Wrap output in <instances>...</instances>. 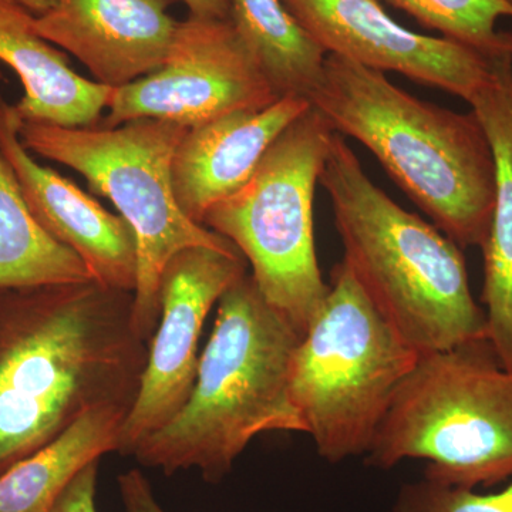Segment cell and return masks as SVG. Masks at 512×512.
I'll return each instance as SVG.
<instances>
[{
  "label": "cell",
  "mask_w": 512,
  "mask_h": 512,
  "mask_svg": "<svg viewBox=\"0 0 512 512\" xmlns=\"http://www.w3.org/2000/svg\"><path fill=\"white\" fill-rule=\"evenodd\" d=\"M174 0H56L35 29L87 67L93 82L119 89L156 72L173 45Z\"/></svg>",
  "instance_id": "obj_13"
},
{
  "label": "cell",
  "mask_w": 512,
  "mask_h": 512,
  "mask_svg": "<svg viewBox=\"0 0 512 512\" xmlns=\"http://www.w3.org/2000/svg\"><path fill=\"white\" fill-rule=\"evenodd\" d=\"M20 124L15 104L0 94V156L15 175L30 214L50 237L82 259L94 282L133 293L138 271L133 229L72 181L37 163L20 140Z\"/></svg>",
  "instance_id": "obj_12"
},
{
  "label": "cell",
  "mask_w": 512,
  "mask_h": 512,
  "mask_svg": "<svg viewBox=\"0 0 512 512\" xmlns=\"http://www.w3.org/2000/svg\"><path fill=\"white\" fill-rule=\"evenodd\" d=\"M187 130L151 119L114 127L20 124V140L30 153L82 174L89 188L113 202L136 234L133 325L147 343L160 320L161 276L175 254L192 247L239 252L228 239L185 217L175 198L174 154Z\"/></svg>",
  "instance_id": "obj_6"
},
{
  "label": "cell",
  "mask_w": 512,
  "mask_h": 512,
  "mask_svg": "<svg viewBox=\"0 0 512 512\" xmlns=\"http://www.w3.org/2000/svg\"><path fill=\"white\" fill-rule=\"evenodd\" d=\"M319 184L332 205L343 264L404 342L424 355L488 338L463 248L377 187L338 133Z\"/></svg>",
  "instance_id": "obj_3"
},
{
  "label": "cell",
  "mask_w": 512,
  "mask_h": 512,
  "mask_svg": "<svg viewBox=\"0 0 512 512\" xmlns=\"http://www.w3.org/2000/svg\"><path fill=\"white\" fill-rule=\"evenodd\" d=\"M495 163L493 221L484 255L485 306L488 339L501 363L512 370V55L491 59L488 82L470 101Z\"/></svg>",
  "instance_id": "obj_16"
},
{
  "label": "cell",
  "mask_w": 512,
  "mask_h": 512,
  "mask_svg": "<svg viewBox=\"0 0 512 512\" xmlns=\"http://www.w3.org/2000/svg\"><path fill=\"white\" fill-rule=\"evenodd\" d=\"M35 18L18 0H0V62L16 73L25 90L15 104L20 119L96 126L113 89L80 76L66 53L36 32Z\"/></svg>",
  "instance_id": "obj_15"
},
{
  "label": "cell",
  "mask_w": 512,
  "mask_h": 512,
  "mask_svg": "<svg viewBox=\"0 0 512 512\" xmlns=\"http://www.w3.org/2000/svg\"><path fill=\"white\" fill-rule=\"evenodd\" d=\"M311 107L308 100L284 97L188 128L173 160L174 194L185 217L202 225L205 214L247 183L276 138Z\"/></svg>",
  "instance_id": "obj_14"
},
{
  "label": "cell",
  "mask_w": 512,
  "mask_h": 512,
  "mask_svg": "<svg viewBox=\"0 0 512 512\" xmlns=\"http://www.w3.org/2000/svg\"><path fill=\"white\" fill-rule=\"evenodd\" d=\"M335 134L311 107L276 138L247 183L202 220L241 252L266 302L302 336L329 293L316 255L313 200Z\"/></svg>",
  "instance_id": "obj_8"
},
{
  "label": "cell",
  "mask_w": 512,
  "mask_h": 512,
  "mask_svg": "<svg viewBox=\"0 0 512 512\" xmlns=\"http://www.w3.org/2000/svg\"><path fill=\"white\" fill-rule=\"evenodd\" d=\"M99 464L100 460H96L84 468L66 488L50 512H99L96 505Z\"/></svg>",
  "instance_id": "obj_22"
},
{
  "label": "cell",
  "mask_w": 512,
  "mask_h": 512,
  "mask_svg": "<svg viewBox=\"0 0 512 512\" xmlns=\"http://www.w3.org/2000/svg\"><path fill=\"white\" fill-rule=\"evenodd\" d=\"M217 308L190 399L133 454L165 476L197 468L208 483H220L259 434L305 433L291 394L301 333L266 302L249 274Z\"/></svg>",
  "instance_id": "obj_4"
},
{
  "label": "cell",
  "mask_w": 512,
  "mask_h": 512,
  "mask_svg": "<svg viewBox=\"0 0 512 512\" xmlns=\"http://www.w3.org/2000/svg\"><path fill=\"white\" fill-rule=\"evenodd\" d=\"M419 353L367 299L343 262L293 353L291 394L305 434L329 463L366 456Z\"/></svg>",
  "instance_id": "obj_7"
},
{
  "label": "cell",
  "mask_w": 512,
  "mask_h": 512,
  "mask_svg": "<svg viewBox=\"0 0 512 512\" xmlns=\"http://www.w3.org/2000/svg\"><path fill=\"white\" fill-rule=\"evenodd\" d=\"M229 20L279 99L309 101L328 53L284 0H231Z\"/></svg>",
  "instance_id": "obj_18"
},
{
  "label": "cell",
  "mask_w": 512,
  "mask_h": 512,
  "mask_svg": "<svg viewBox=\"0 0 512 512\" xmlns=\"http://www.w3.org/2000/svg\"><path fill=\"white\" fill-rule=\"evenodd\" d=\"M131 404L97 407L32 456L0 474V512H50L93 461L119 451Z\"/></svg>",
  "instance_id": "obj_17"
},
{
  "label": "cell",
  "mask_w": 512,
  "mask_h": 512,
  "mask_svg": "<svg viewBox=\"0 0 512 512\" xmlns=\"http://www.w3.org/2000/svg\"><path fill=\"white\" fill-rule=\"evenodd\" d=\"M147 353L131 292L0 289V474L97 407L133 406Z\"/></svg>",
  "instance_id": "obj_1"
},
{
  "label": "cell",
  "mask_w": 512,
  "mask_h": 512,
  "mask_svg": "<svg viewBox=\"0 0 512 512\" xmlns=\"http://www.w3.org/2000/svg\"><path fill=\"white\" fill-rule=\"evenodd\" d=\"M241 252L192 247L175 254L161 276V315L148 342L140 389L128 413L121 456H133L151 434L163 429L190 399L197 379L198 345L211 309L248 274Z\"/></svg>",
  "instance_id": "obj_10"
},
{
  "label": "cell",
  "mask_w": 512,
  "mask_h": 512,
  "mask_svg": "<svg viewBox=\"0 0 512 512\" xmlns=\"http://www.w3.org/2000/svg\"><path fill=\"white\" fill-rule=\"evenodd\" d=\"M26 9L35 16L45 15L55 5L56 0H18Z\"/></svg>",
  "instance_id": "obj_25"
},
{
  "label": "cell",
  "mask_w": 512,
  "mask_h": 512,
  "mask_svg": "<svg viewBox=\"0 0 512 512\" xmlns=\"http://www.w3.org/2000/svg\"><path fill=\"white\" fill-rule=\"evenodd\" d=\"M333 130L366 147L460 248H483L493 221L495 163L477 114L404 92L386 73L336 55L309 97Z\"/></svg>",
  "instance_id": "obj_2"
},
{
  "label": "cell",
  "mask_w": 512,
  "mask_h": 512,
  "mask_svg": "<svg viewBox=\"0 0 512 512\" xmlns=\"http://www.w3.org/2000/svg\"><path fill=\"white\" fill-rule=\"evenodd\" d=\"M90 281L93 276L82 259L37 224L0 156V289Z\"/></svg>",
  "instance_id": "obj_19"
},
{
  "label": "cell",
  "mask_w": 512,
  "mask_h": 512,
  "mask_svg": "<svg viewBox=\"0 0 512 512\" xmlns=\"http://www.w3.org/2000/svg\"><path fill=\"white\" fill-rule=\"evenodd\" d=\"M191 16L208 19H229L231 0H180Z\"/></svg>",
  "instance_id": "obj_24"
},
{
  "label": "cell",
  "mask_w": 512,
  "mask_h": 512,
  "mask_svg": "<svg viewBox=\"0 0 512 512\" xmlns=\"http://www.w3.org/2000/svg\"><path fill=\"white\" fill-rule=\"evenodd\" d=\"M413 16L424 28L470 47L481 55H512V33L500 32L498 20L512 18L507 0H386Z\"/></svg>",
  "instance_id": "obj_20"
},
{
  "label": "cell",
  "mask_w": 512,
  "mask_h": 512,
  "mask_svg": "<svg viewBox=\"0 0 512 512\" xmlns=\"http://www.w3.org/2000/svg\"><path fill=\"white\" fill-rule=\"evenodd\" d=\"M328 55L397 73L470 103L491 76V59L441 36L404 28L379 0H284Z\"/></svg>",
  "instance_id": "obj_11"
},
{
  "label": "cell",
  "mask_w": 512,
  "mask_h": 512,
  "mask_svg": "<svg viewBox=\"0 0 512 512\" xmlns=\"http://www.w3.org/2000/svg\"><path fill=\"white\" fill-rule=\"evenodd\" d=\"M414 458L453 487L512 478V370L490 339L420 355L394 393L366 461L389 470Z\"/></svg>",
  "instance_id": "obj_5"
},
{
  "label": "cell",
  "mask_w": 512,
  "mask_h": 512,
  "mask_svg": "<svg viewBox=\"0 0 512 512\" xmlns=\"http://www.w3.org/2000/svg\"><path fill=\"white\" fill-rule=\"evenodd\" d=\"M279 100L229 19L188 16L178 23L167 59L156 72L113 89L97 124L170 121L201 126L237 110L262 109Z\"/></svg>",
  "instance_id": "obj_9"
},
{
  "label": "cell",
  "mask_w": 512,
  "mask_h": 512,
  "mask_svg": "<svg viewBox=\"0 0 512 512\" xmlns=\"http://www.w3.org/2000/svg\"><path fill=\"white\" fill-rule=\"evenodd\" d=\"M507 2L512 6V0H507Z\"/></svg>",
  "instance_id": "obj_26"
},
{
  "label": "cell",
  "mask_w": 512,
  "mask_h": 512,
  "mask_svg": "<svg viewBox=\"0 0 512 512\" xmlns=\"http://www.w3.org/2000/svg\"><path fill=\"white\" fill-rule=\"evenodd\" d=\"M119 490L126 512H165L154 497L146 476L137 468L119 477Z\"/></svg>",
  "instance_id": "obj_23"
},
{
  "label": "cell",
  "mask_w": 512,
  "mask_h": 512,
  "mask_svg": "<svg viewBox=\"0 0 512 512\" xmlns=\"http://www.w3.org/2000/svg\"><path fill=\"white\" fill-rule=\"evenodd\" d=\"M394 512H512V483L498 493L480 494L424 477L403 485Z\"/></svg>",
  "instance_id": "obj_21"
}]
</instances>
